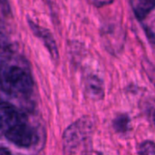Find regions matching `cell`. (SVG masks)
I'll use <instances>...</instances> for the list:
<instances>
[{
    "label": "cell",
    "instance_id": "cell-4",
    "mask_svg": "<svg viewBox=\"0 0 155 155\" xmlns=\"http://www.w3.org/2000/svg\"><path fill=\"white\" fill-rule=\"evenodd\" d=\"M28 25H30L31 27V30L33 31V33L35 35V36L39 37L45 44V47L48 49L50 54L52 55L53 59L54 60H57L58 59V50H57V47H56V45H55V42H54V37L52 36L51 33L45 29V28H43L41 26H39L38 25L35 24L32 20L28 19Z\"/></svg>",
    "mask_w": 155,
    "mask_h": 155
},
{
    "label": "cell",
    "instance_id": "cell-1",
    "mask_svg": "<svg viewBox=\"0 0 155 155\" xmlns=\"http://www.w3.org/2000/svg\"><path fill=\"white\" fill-rule=\"evenodd\" d=\"M1 88L12 98L28 99L34 90V80L26 59L11 45L2 42Z\"/></svg>",
    "mask_w": 155,
    "mask_h": 155
},
{
    "label": "cell",
    "instance_id": "cell-11",
    "mask_svg": "<svg viewBox=\"0 0 155 155\" xmlns=\"http://www.w3.org/2000/svg\"><path fill=\"white\" fill-rule=\"evenodd\" d=\"M153 123H154V125H155V111L153 112Z\"/></svg>",
    "mask_w": 155,
    "mask_h": 155
},
{
    "label": "cell",
    "instance_id": "cell-3",
    "mask_svg": "<svg viewBox=\"0 0 155 155\" xmlns=\"http://www.w3.org/2000/svg\"><path fill=\"white\" fill-rule=\"evenodd\" d=\"M94 130V122L89 117H84L72 124L63 136L64 151L65 155H72L78 147L91 135Z\"/></svg>",
    "mask_w": 155,
    "mask_h": 155
},
{
    "label": "cell",
    "instance_id": "cell-5",
    "mask_svg": "<svg viewBox=\"0 0 155 155\" xmlns=\"http://www.w3.org/2000/svg\"><path fill=\"white\" fill-rule=\"evenodd\" d=\"M131 5L135 16L143 20L155 9V0H131Z\"/></svg>",
    "mask_w": 155,
    "mask_h": 155
},
{
    "label": "cell",
    "instance_id": "cell-10",
    "mask_svg": "<svg viewBox=\"0 0 155 155\" xmlns=\"http://www.w3.org/2000/svg\"><path fill=\"white\" fill-rule=\"evenodd\" d=\"M0 155H11V153L5 148H2L1 149V152H0Z\"/></svg>",
    "mask_w": 155,
    "mask_h": 155
},
{
    "label": "cell",
    "instance_id": "cell-2",
    "mask_svg": "<svg viewBox=\"0 0 155 155\" xmlns=\"http://www.w3.org/2000/svg\"><path fill=\"white\" fill-rule=\"evenodd\" d=\"M2 134L14 145L29 148L38 140L36 131L26 114L8 102L3 101L0 110Z\"/></svg>",
    "mask_w": 155,
    "mask_h": 155
},
{
    "label": "cell",
    "instance_id": "cell-9",
    "mask_svg": "<svg viewBox=\"0 0 155 155\" xmlns=\"http://www.w3.org/2000/svg\"><path fill=\"white\" fill-rule=\"evenodd\" d=\"M114 2V0H93V3L94 5H96L97 7H101V6H104L107 5H110Z\"/></svg>",
    "mask_w": 155,
    "mask_h": 155
},
{
    "label": "cell",
    "instance_id": "cell-8",
    "mask_svg": "<svg viewBox=\"0 0 155 155\" xmlns=\"http://www.w3.org/2000/svg\"><path fill=\"white\" fill-rule=\"evenodd\" d=\"M138 155H155V143L145 141L139 145Z\"/></svg>",
    "mask_w": 155,
    "mask_h": 155
},
{
    "label": "cell",
    "instance_id": "cell-6",
    "mask_svg": "<svg viewBox=\"0 0 155 155\" xmlns=\"http://www.w3.org/2000/svg\"><path fill=\"white\" fill-rule=\"evenodd\" d=\"M85 89L90 97L101 99L104 96V88L102 81L95 75H88L85 80Z\"/></svg>",
    "mask_w": 155,
    "mask_h": 155
},
{
    "label": "cell",
    "instance_id": "cell-7",
    "mask_svg": "<svg viewBox=\"0 0 155 155\" xmlns=\"http://www.w3.org/2000/svg\"><path fill=\"white\" fill-rule=\"evenodd\" d=\"M130 119L126 114H120L114 120V128L118 133H125L128 130Z\"/></svg>",
    "mask_w": 155,
    "mask_h": 155
}]
</instances>
